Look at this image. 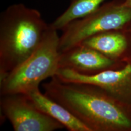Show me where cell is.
Wrapping results in <instances>:
<instances>
[{
	"label": "cell",
	"instance_id": "11",
	"mask_svg": "<svg viewBox=\"0 0 131 131\" xmlns=\"http://www.w3.org/2000/svg\"><path fill=\"white\" fill-rule=\"evenodd\" d=\"M123 4L126 7L131 8V0H123Z\"/></svg>",
	"mask_w": 131,
	"mask_h": 131
},
{
	"label": "cell",
	"instance_id": "6",
	"mask_svg": "<svg viewBox=\"0 0 131 131\" xmlns=\"http://www.w3.org/2000/svg\"><path fill=\"white\" fill-rule=\"evenodd\" d=\"M55 76L64 82L88 83L96 85L118 100L131 105V57L121 68L87 76L72 70L59 68Z\"/></svg>",
	"mask_w": 131,
	"mask_h": 131
},
{
	"label": "cell",
	"instance_id": "12",
	"mask_svg": "<svg viewBox=\"0 0 131 131\" xmlns=\"http://www.w3.org/2000/svg\"><path fill=\"white\" fill-rule=\"evenodd\" d=\"M126 30L127 32L129 33V34H130V36H131V21L129 23L127 24V25L126 26L125 28H124Z\"/></svg>",
	"mask_w": 131,
	"mask_h": 131
},
{
	"label": "cell",
	"instance_id": "10",
	"mask_svg": "<svg viewBox=\"0 0 131 131\" xmlns=\"http://www.w3.org/2000/svg\"><path fill=\"white\" fill-rule=\"evenodd\" d=\"M106 0H70L69 5L63 14L50 24L57 30H62L67 24L81 18L98 9Z\"/></svg>",
	"mask_w": 131,
	"mask_h": 131
},
{
	"label": "cell",
	"instance_id": "7",
	"mask_svg": "<svg viewBox=\"0 0 131 131\" xmlns=\"http://www.w3.org/2000/svg\"><path fill=\"white\" fill-rule=\"evenodd\" d=\"M124 63L125 61H116L108 58L95 49L80 44L60 52L59 67L92 76L106 70L121 68Z\"/></svg>",
	"mask_w": 131,
	"mask_h": 131
},
{
	"label": "cell",
	"instance_id": "4",
	"mask_svg": "<svg viewBox=\"0 0 131 131\" xmlns=\"http://www.w3.org/2000/svg\"><path fill=\"white\" fill-rule=\"evenodd\" d=\"M130 21L131 8L124 6L123 0L103 3L94 12L72 21L62 29L59 51H66L100 33L125 28Z\"/></svg>",
	"mask_w": 131,
	"mask_h": 131
},
{
	"label": "cell",
	"instance_id": "1",
	"mask_svg": "<svg viewBox=\"0 0 131 131\" xmlns=\"http://www.w3.org/2000/svg\"><path fill=\"white\" fill-rule=\"evenodd\" d=\"M42 88L46 95L66 107L91 131H131V105L100 87L64 82L54 76Z\"/></svg>",
	"mask_w": 131,
	"mask_h": 131
},
{
	"label": "cell",
	"instance_id": "3",
	"mask_svg": "<svg viewBox=\"0 0 131 131\" xmlns=\"http://www.w3.org/2000/svg\"><path fill=\"white\" fill-rule=\"evenodd\" d=\"M57 31L49 24L43 39L32 55L0 80V95L26 94L39 88L42 81L56 75L60 55Z\"/></svg>",
	"mask_w": 131,
	"mask_h": 131
},
{
	"label": "cell",
	"instance_id": "2",
	"mask_svg": "<svg viewBox=\"0 0 131 131\" xmlns=\"http://www.w3.org/2000/svg\"><path fill=\"white\" fill-rule=\"evenodd\" d=\"M49 27L39 10L23 3L0 14V80L37 49Z\"/></svg>",
	"mask_w": 131,
	"mask_h": 131
},
{
	"label": "cell",
	"instance_id": "8",
	"mask_svg": "<svg viewBox=\"0 0 131 131\" xmlns=\"http://www.w3.org/2000/svg\"><path fill=\"white\" fill-rule=\"evenodd\" d=\"M81 45L95 49L116 61H124L131 57V36L124 28L96 34Z\"/></svg>",
	"mask_w": 131,
	"mask_h": 131
},
{
	"label": "cell",
	"instance_id": "5",
	"mask_svg": "<svg viewBox=\"0 0 131 131\" xmlns=\"http://www.w3.org/2000/svg\"><path fill=\"white\" fill-rule=\"evenodd\" d=\"M0 96L1 114L10 122L15 131H54L65 128L38 109L26 94Z\"/></svg>",
	"mask_w": 131,
	"mask_h": 131
},
{
	"label": "cell",
	"instance_id": "9",
	"mask_svg": "<svg viewBox=\"0 0 131 131\" xmlns=\"http://www.w3.org/2000/svg\"><path fill=\"white\" fill-rule=\"evenodd\" d=\"M26 95L38 109L58 121L68 130L91 131L66 107L41 93L39 88L32 90Z\"/></svg>",
	"mask_w": 131,
	"mask_h": 131
}]
</instances>
